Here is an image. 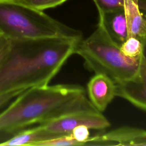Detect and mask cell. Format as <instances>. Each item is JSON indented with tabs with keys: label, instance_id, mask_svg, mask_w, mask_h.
I'll use <instances>...</instances> for the list:
<instances>
[{
	"label": "cell",
	"instance_id": "9a60e30c",
	"mask_svg": "<svg viewBox=\"0 0 146 146\" xmlns=\"http://www.w3.org/2000/svg\"><path fill=\"white\" fill-rule=\"evenodd\" d=\"M67 145H80L79 143L74 140L71 135L56 138L45 141H43L37 146H67Z\"/></svg>",
	"mask_w": 146,
	"mask_h": 146
},
{
	"label": "cell",
	"instance_id": "e0dca14e",
	"mask_svg": "<svg viewBox=\"0 0 146 146\" xmlns=\"http://www.w3.org/2000/svg\"><path fill=\"white\" fill-rule=\"evenodd\" d=\"M25 90H14L0 95V109L5 105L7 104L10 100L14 98H15L18 95H19Z\"/></svg>",
	"mask_w": 146,
	"mask_h": 146
},
{
	"label": "cell",
	"instance_id": "2e32d148",
	"mask_svg": "<svg viewBox=\"0 0 146 146\" xmlns=\"http://www.w3.org/2000/svg\"><path fill=\"white\" fill-rule=\"evenodd\" d=\"M10 46V40L0 34V66L6 56Z\"/></svg>",
	"mask_w": 146,
	"mask_h": 146
},
{
	"label": "cell",
	"instance_id": "7a4b0ae2",
	"mask_svg": "<svg viewBox=\"0 0 146 146\" xmlns=\"http://www.w3.org/2000/svg\"><path fill=\"white\" fill-rule=\"evenodd\" d=\"M90 108H95L80 86L60 84L29 88L0 113V134L10 136L33 124Z\"/></svg>",
	"mask_w": 146,
	"mask_h": 146
},
{
	"label": "cell",
	"instance_id": "8fae6325",
	"mask_svg": "<svg viewBox=\"0 0 146 146\" xmlns=\"http://www.w3.org/2000/svg\"><path fill=\"white\" fill-rule=\"evenodd\" d=\"M144 46L138 39L128 37L125 41L120 44L121 53L126 57L139 60L144 52Z\"/></svg>",
	"mask_w": 146,
	"mask_h": 146
},
{
	"label": "cell",
	"instance_id": "6da1fadb",
	"mask_svg": "<svg viewBox=\"0 0 146 146\" xmlns=\"http://www.w3.org/2000/svg\"><path fill=\"white\" fill-rule=\"evenodd\" d=\"M81 39L54 37L10 40V48L0 66V95L48 85L75 54Z\"/></svg>",
	"mask_w": 146,
	"mask_h": 146
},
{
	"label": "cell",
	"instance_id": "5bb4252c",
	"mask_svg": "<svg viewBox=\"0 0 146 146\" xmlns=\"http://www.w3.org/2000/svg\"><path fill=\"white\" fill-rule=\"evenodd\" d=\"M90 128L84 125L77 126L73 129L71 136L79 143L80 145H86L90 138Z\"/></svg>",
	"mask_w": 146,
	"mask_h": 146
},
{
	"label": "cell",
	"instance_id": "5b68a950",
	"mask_svg": "<svg viewBox=\"0 0 146 146\" xmlns=\"http://www.w3.org/2000/svg\"><path fill=\"white\" fill-rule=\"evenodd\" d=\"M40 125L56 139L71 135L73 129L80 125L102 130L109 127L110 122L96 108H90L74 111Z\"/></svg>",
	"mask_w": 146,
	"mask_h": 146
},
{
	"label": "cell",
	"instance_id": "30bf717a",
	"mask_svg": "<svg viewBox=\"0 0 146 146\" xmlns=\"http://www.w3.org/2000/svg\"><path fill=\"white\" fill-rule=\"evenodd\" d=\"M111 36L120 45L128 38L126 18L124 9L99 14Z\"/></svg>",
	"mask_w": 146,
	"mask_h": 146
},
{
	"label": "cell",
	"instance_id": "ac0fdd59",
	"mask_svg": "<svg viewBox=\"0 0 146 146\" xmlns=\"http://www.w3.org/2000/svg\"><path fill=\"white\" fill-rule=\"evenodd\" d=\"M137 5L141 11L146 13V0H137Z\"/></svg>",
	"mask_w": 146,
	"mask_h": 146
},
{
	"label": "cell",
	"instance_id": "3957f363",
	"mask_svg": "<svg viewBox=\"0 0 146 146\" xmlns=\"http://www.w3.org/2000/svg\"><path fill=\"white\" fill-rule=\"evenodd\" d=\"M0 34L10 40L54 37L83 38L80 31L18 0H0Z\"/></svg>",
	"mask_w": 146,
	"mask_h": 146
},
{
	"label": "cell",
	"instance_id": "4fadbf2b",
	"mask_svg": "<svg viewBox=\"0 0 146 146\" xmlns=\"http://www.w3.org/2000/svg\"><path fill=\"white\" fill-rule=\"evenodd\" d=\"M25 5L42 10L55 7L68 0H18Z\"/></svg>",
	"mask_w": 146,
	"mask_h": 146
},
{
	"label": "cell",
	"instance_id": "7c38bea8",
	"mask_svg": "<svg viewBox=\"0 0 146 146\" xmlns=\"http://www.w3.org/2000/svg\"><path fill=\"white\" fill-rule=\"evenodd\" d=\"M99 14L124 9L125 0H92Z\"/></svg>",
	"mask_w": 146,
	"mask_h": 146
},
{
	"label": "cell",
	"instance_id": "8992f818",
	"mask_svg": "<svg viewBox=\"0 0 146 146\" xmlns=\"http://www.w3.org/2000/svg\"><path fill=\"white\" fill-rule=\"evenodd\" d=\"M115 84L116 96L146 111V51H144L140 59L139 68L136 76L131 80L115 83Z\"/></svg>",
	"mask_w": 146,
	"mask_h": 146
},
{
	"label": "cell",
	"instance_id": "277c9868",
	"mask_svg": "<svg viewBox=\"0 0 146 146\" xmlns=\"http://www.w3.org/2000/svg\"><path fill=\"white\" fill-rule=\"evenodd\" d=\"M75 54L83 59L90 70L104 74L115 83L132 80L139 68L140 59H131L121 53L120 45L111 36L100 17L94 32L78 43Z\"/></svg>",
	"mask_w": 146,
	"mask_h": 146
},
{
	"label": "cell",
	"instance_id": "9c48e42d",
	"mask_svg": "<svg viewBox=\"0 0 146 146\" xmlns=\"http://www.w3.org/2000/svg\"><path fill=\"white\" fill-rule=\"evenodd\" d=\"M51 133L40 124L30 128H24L15 132L0 143V146L30 145L37 146L43 141L53 139Z\"/></svg>",
	"mask_w": 146,
	"mask_h": 146
},
{
	"label": "cell",
	"instance_id": "d6986e66",
	"mask_svg": "<svg viewBox=\"0 0 146 146\" xmlns=\"http://www.w3.org/2000/svg\"><path fill=\"white\" fill-rule=\"evenodd\" d=\"M133 1H134L137 3V0H133Z\"/></svg>",
	"mask_w": 146,
	"mask_h": 146
},
{
	"label": "cell",
	"instance_id": "52a82bcc",
	"mask_svg": "<svg viewBox=\"0 0 146 146\" xmlns=\"http://www.w3.org/2000/svg\"><path fill=\"white\" fill-rule=\"evenodd\" d=\"M87 90L90 101L100 112L104 111L116 96L115 83L102 73L95 74L87 83Z\"/></svg>",
	"mask_w": 146,
	"mask_h": 146
},
{
	"label": "cell",
	"instance_id": "ba28073f",
	"mask_svg": "<svg viewBox=\"0 0 146 146\" xmlns=\"http://www.w3.org/2000/svg\"><path fill=\"white\" fill-rule=\"evenodd\" d=\"M124 10L128 37L138 39L145 47L146 44V14L140 10L133 0H125Z\"/></svg>",
	"mask_w": 146,
	"mask_h": 146
}]
</instances>
